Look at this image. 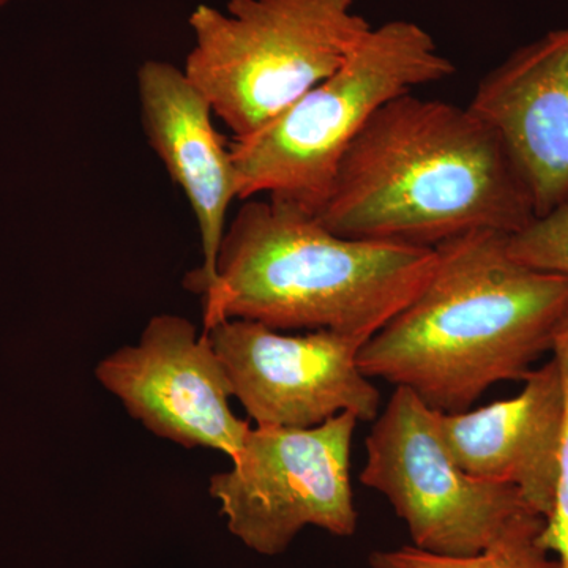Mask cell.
<instances>
[{
	"mask_svg": "<svg viewBox=\"0 0 568 568\" xmlns=\"http://www.w3.org/2000/svg\"><path fill=\"white\" fill-rule=\"evenodd\" d=\"M435 265V248L343 237L293 204L252 197L223 235L215 283L203 295V331L246 320L368 342L416 297Z\"/></svg>",
	"mask_w": 568,
	"mask_h": 568,
	"instance_id": "cell-3",
	"label": "cell"
},
{
	"mask_svg": "<svg viewBox=\"0 0 568 568\" xmlns=\"http://www.w3.org/2000/svg\"><path fill=\"white\" fill-rule=\"evenodd\" d=\"M469 110L503 144L536 216L568 203V26L485 74Z\"/></svg>",
	"mask_w": 568,
	"mask_h": 568,
	"instance_id": "cell-10",
	"label": "cell"
},
{
	"mask_svg": "<svg viewBox=\"0 0 568 568\" xmlns=\"http://www.w3.org/2000/svg\"><path fill=\"white\" fill-rule=\"evenodd\" d=\"M189 80L213 114L245 140L343 65L373 28L355 0L201 3L189 20Z\"/></svg>",
	"mask_w": 568,
	"mask_h": 568,
	"instance_id": "cell-5",
	"label": "cell"
},
{
	"mask_svg": "<svg viewBox=\"0 0 568 568\" xmlns=\"http://www.w3.org/2000/svg\"><path fill=\"white\" fill-rule=\"evenodd\" d=\"M365 447L358 480L386 497L422 551L478 555L515 518L532 511L517 488L465 473L444 444L437 410L409 388L395 387Z\"/></svg>",
	"mask_w": 568,
	"mask_h": 568,
	"instance_id": "cell-7",
	"label": "cell"
},
{
	"mask_svg": "<svg viewBox=\"0 0 568 568\" xmlns=\"http://www.w3.org/2000/svg\"><path fill=\"white\" fill-rule=\"evenodd\" d=\"M435 250L424 287L362 346L358 365L432 409L465 413L489 387L525 381L552 353L568 315V278L519 263L508 235L496 231Z\"/></svg>",
	"mask_w": 568,
	"mask_h": 568,
	"instance_id": "cell-1",
	"label": "cell"
},
{
	"mask_svg": "<svg viewBox=\"0 0 568 568\" xmlns=\"http://www.w3.org/2000/svg\"><path fill=\"white\" fill-rule=\"evenodd\" d=\"M552 357L558 362L564 386V422L558 457V480L551 514L545 519L540 544L556 556L559 568H568V315L556 336Z\"/></svg>",
	"mask_w": 568,
	"mask_h": 568,
	"instance_id": "cell-15",
	"label": "cell"
},
{
	"mask_svg": "<svg viewBox=\"0 0 568 568\" xmlns=\"http://www.w3.org/2000/svg\"><path fill=\"white\" fill-rule=\"evenodd\" d=\"M455 73L432 33L414 21L369 29L338 70L260 132L233 140L239 200L265 194L317 216L336 170L384 104Z\"/></svg>",
	"mask_w": 568,
	"mask_h": 568,
	"instance_id": "cell-4",
	"label": "cell"
},
{
	"mask_svg": "<svg viewBox=\"0 0 568 568\" xmlns=\"http://www.w3.org/2000/svg\"><path fill=\"white\" fill-rule=\"evenodd\" d=\"M203 332L256 426L312 428L345 413L358 422L379 416V390L358 365L365 339L334 331L284 335L246 320Z\"/></svg>",
	"mask_w": 568,
	"mask_h": 568,
	"instance_id": "cell-8",
	"label": "cell"
},
{
	"mask_svg": "<svg viewBox=\"0 0 568 568\" xmlns=\"http://www.w3.org/2000/svg\"><path fill=\"white\" fill-rule=\"evenodd\" d=\"M95 376L134 420L179 446L231 459L252 429L231 407L233 386L209 336L185 317L153 316L140 343L104 357Z\"/></svg>",
	"mask_w": 568,
	"mask_h": 568,
	"instance_id": "cell-9",
	"label": "cell"
},
{
	"mask_svg": "<svg viewBox=\"0 0 568 568\" xmlns=\"http://www.w3.org/2000/svg\"><path fill=\"white\" fill-rule=\"evenodd\" d=\"M317 219L343 237L435 248L474 231L517 234L536 211L469 106L410 92L384 104L347 148Z\"/></svg>",
	"mask_w": 568,
	"mask_h": 568,
	"instance_id": "cell-2",
	"label": "cell"
},
{
	"mask_svg": "<svg viewBox=\"0 0 568 568\" xmlns=\"http://www.w3.org/2000/svg\"><path fill=\"white\" fill-rule=\"evenodd\" d=\"M545 518L525 511L484 551L465 558L439 556L416 547L379 549L368 556L372 568H559L540 544Z\"/></svg>",
	"mask_w": 568,
	"mask_h": 568,
	"instance_id": "cell-13",
	"label": "cell"
},
{
	"mask_svg": "<svg viewBox=\"0 0 568 568\" xmlns=\"http://www.w3.org/2000/svg\"><path fill=\"white\" fill-rule=\"evenodd\" d=\"M521 394L465 413L437 410L455 463L469 476L517 488L548 518L555 503L564 422V386L555 357L525 377Z\"/></svg>",
	"mask_w": 568,
	"mask_h": 568,
	"instance_id": "cell-12",
	"label": "cell"
},
{
	"mask_svg": "<svg viewBox=\"0 0 568 568\" xmlns=\"http://www.w3.org/2000/svg\"><path fill=\"white\" fill-rule=\"evenodd\" d=\"M357 422L345 413L312 428L250 429L231 458L233 467L209 484L230 532L267 558L283 555L308 526L353 537L358 514L351 448Z\"/></svg>",
	"mask_w": 568,
	"mask_h": 568,
	"instance_id": "cell-6",
	"label": "cell"
},
{
	"mask_svg": "<svg viewBox=\"0 0 568 568\" xmlns=\"http://www.w3.org/2000/svg\"><path fill=\"white\" fill-rule=\"evenodd\" d=\"M7 2H9V0H0V7H2L3 3H7Z\"/></svg>",
	"mask_w": 568,
	"mask_h": 568,
	"instance_id": "cell-16",
	"label": "cell"
},
{
	"mask_svg": "<svg viewBox=\"0 0 568 568\" xmlns=\"http://www.w3.org/2000/svg\"><path fill=\"white\" fill-rule=\"evenodd\" d=\"M142 125L153 152L192 205L201 235V267L185 286L204 295L216 278V261L231 204L239 200L237 171L213 110L183 69L148 61L138 70Z\"/></svg>",
	"mask_w": 568,
	"mask_h": 568,
	"instance_id": "cell-11",
	"label": "cell"
},
{
	"mask_svg": "<svg viewBox=\"0 0 568 568\" xmlns=\"http://www.w3.org/2000/svg\"><path fill=\"white\" fill-rule=\"evenodd\" d=\"M508 250L519 263L568 278V203L508 235Z\"/></svg>",
	"mask_w": 568,
	"mask_h": 568,
	"instance_id": "cell-14",
	"label": "cell"
}]
</instances>
